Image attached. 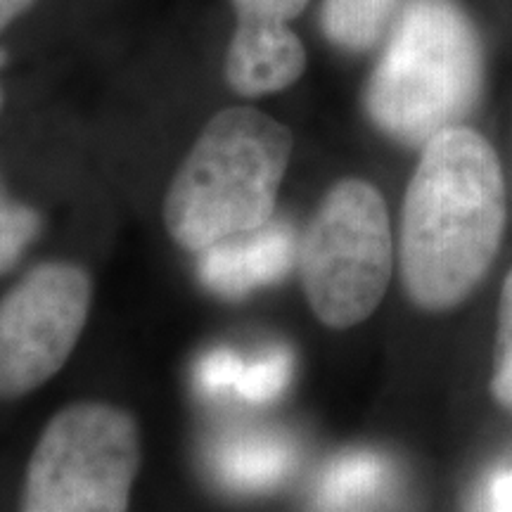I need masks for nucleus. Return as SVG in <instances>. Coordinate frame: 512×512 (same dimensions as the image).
<instances>
[{"mask_svg": "<svg viewBox=\"0 0 512 512\" xmlns=\"http://www.w3.org/2000/svg\"><path fill=\"white\" fill-rule=\"evenodd\" d=\"M496 150L467 126L422 147L401 214V280L420 309L458 306L494 264L505 230Z\"/></svg>", "mask_w": 512, "mask_h": 512, "instance_id": "obj_1", "label": "nucleus"}, {"mask_svg": "<svg viewBox=\"0 0 512 512\" xmlns=\"http://www.w3.org/2000/svg\"><path fill=\"white\" fill-rule=\"evenodd\" d=\"M292 147L290 128L254 107L214 114L166 192L176 245L200 254L271 223Z\"/></svg>", "mask_w": 512, "mask_h": 512, "instance_id": "obj_2", "label": "nucleus"}, {"mask_svg": "<svg viewBox=\"0 0 512 512\" xmlns=\"http://www.w3.org/2000/svg\"><path fill=\"white\" fill-rule=\"evenodd\" d=\"M484 53L456 0H408L366 88L373 124L403 145L425 147L475 110Z\"/></svg>", "mask_w": 512, "mask_h": 512, "instance_id": "obj_3", "label": "nucleus"}, {"mask_svg": "<svg viewBox=\"0 0 512 512\" xmlns=\"http://www.w3.org/2000/svg\"><path fill=\"white\" fill-rule=\"evenodd\" d=\"M299 275L311 311L328 328H354L380 306L394 268L389 211L375 185H332L299 240Z\"/></svg>", "mask_w": 512, "mask_h": 512, "instance_id": "obj_4", "label": "nucleus"}, {"mask_svg": "<svg viewBox=\"0 0 512 512\" xmlns=\"http://www.w3.org/2000/svg\"><path fill=\"white\" fill-rule=\"evenodd\" d=\"M140 432L126 411L79 401L48 420L24 479L22 512H126Z\"/></svg>", "mask_w": 512, "mask_h": 512, "instance_id": "obj_5", "label": "nucleus"}, {"mask_svg": "<svg viewBox=\"0 0 512 512\" xmlns=\"http://www.w3.org/2000/svg\"><path fill=\"white\" fill-rule=\"evenodd\" d=\"M93 285L81 266L43 261L0 299V401L60 373L86 328Z\"/></svg>", "mask_w": 512, "mask_h": 512, "instance_id": "obj_6", "label": "nucleus"}, {"mask_svg": "<svg viewBox=\"0 0 512 512\" xmlns=\"http://www.w3.org/2000/svg\"><path fill=\"white\" fill-rule=\"evenodd\" d=\"M306 53L287 22L238 17L226 53V81L247 98L278 93L304 74Z\"/></svg>", "mask_w": 512, "mask_h": 512, "instance_id": "obj_7", "label": "nucleus"}, {"mask_svg": "<svg viewBox=\"0 0 512 512\" xmlns=\"http://www.w3.org/2000/svg\"><path fill=\"white\" fill-rule=\"evenodd\" d=\"M299 256V242L283 221H271L254 233L223 240L200 252V278L209 290L240 297L275 283Z\"/></svg>", "mask_w": 512, "mask_h": 512, "instance_id": "obj_8", "label": "nucleus"}, {"mask_svg": "<svg viewBox=\"0 0 512 512\" xmlns=\"http://www.w3.org/2000/svg\"><path fill=\"white\" fill-rule=\"evenodd\" d=\"M211 467L233 491H266L278 486L294 467V448L275 434L242 432L214 448Z\"/></svg>", "mask_w": 512, "mask_h": 512, "instance_id": "obj_9", "label": "nucleus"}, {"mask_svg": "<svg viewBox=\"0 0 512 512\" xmlns=\"http://www.w3.org/2000/svg\"><path fill=\"white\" fill-rule=\"evenodd\" d=\"M392 467L373 451H351L325 467L316 486L320 512H366L387 496Z\"/></svg>", "mask_w": 512, "mask_h": 512, "instance_id": "obj_10", "label": "nucleus"}, {"mask_svg": "<svg viewBox=\"0 0 512 512\" xmlns=\"http://www.w3.org/2000/svg\"><path fill=\"white\" fill-rule=\"evenodd\" d=\"M396 0H323L320 27L344 50H368L380 41L394 15Z\"/></svg>", "mask_w": 512, "mask_h": 512, "instance_id": "obj_11", "label": "nucleus"}, {"mask_svg": "<svg viewBox=\"0 0 512 512\" xmlns=\"http://www.w3.org/2000/svg\"><path fill=\"white\" fill-rule=\"evenodd\" d=\"M294 358L290 349L275 347L252 361L242 363L235 396L247 403H271L285 392L292 380Z\"/></svg>", "mask_w": 512, "mask_h": 512, "instance_id": "obj_12", "label": "nucleus"}, {"mask_svg": "<svg viewBox=\"0 0 512 512\" xmlns=\"http://www.w3.org/2000/svg\"><path fill=\"white\" fill-rule=\"evenodd\" d=\"M41 219L27 204L12 200L0 181V275L22 259L24 249L36 240Z\"/></svg>", "mask_w": 512, "mask_h": 512, "instance_id": "obj_13", "label": "nucleus"}, {"mask_svg": "<svg viewBox=\"0 0 512 512\" xmlns=\"http://www.w3.org/2000/svg\"><path fill=\"white\" fill-rule=\"evenodd\" d=\"M491 392L505 408H512V271L503 283L498 304V332L494 349V380Z\"/></svg>", "mask_w": 512, "mask_h": 512, "instance_id": "obj_14", "label": "nucleus"}, {"mask_svg": "<svg viewBox=\"0 0 512 512\" xmlns=\"http://www.w3.org/2000/svg\"><path fill=\"white\" fill-rule=\"evenodd\" d=\"M245 363V356L235 354L230 349H214L200 361L197 368V384L207 396H235L238 389L240 370Z\"/></svg>", "mask_w": 512, "mask_h": 512, "instance_id": "obj_15", "label": "nucleus"}, {"mask_svg": "<svg viewBox=\"0 0 512 512\" xmlns=\"http://www.w3.org/2000/svg\"><path fill=\"white\" fill-rule=\"evenodd\" d=\"M470 512H512V463H501L477 486Z\"/></svg>", "mask_w": 512, "mask_h": 512, "instance_id": "obj_16", "label": "nucleus"}, {"mask_svg": "<svg viewBox=\"0 0 512 512\" xmlns=\"http://www.w3.org/2000/svg\"><path fill=\"white\" fill-rule=\"evenodd\" d=\"M309 0H233L238 17L273 19V22L290 24L294 17L302 15Z\"/></svg>", "mask_w": 512, "mask_h": 512, "instance_id": "obj_17", "label": "nucleus"}, {"mask_svg": "<svg viewBox=\"0 0 512 512\" xmlns=\"http://www.w3.org/2000/svg\"><path fill=\"white\" fill-rule=\"evenodd\" d=\"M31 3H34V0H0V34H3V29H8ZM3 62H5V50L0 48V67H3Z\"/></svg>", "mask_w": 512, "mask_h": 512, "instance_id": "obj_18", "label": "nucleus"}, {"mask_svg": "<svg viewBox=\"0 0 512 512\" xmlns=\"http://www.w3.org/2000/svg\"><path fill=\"white\" fill-rule=\"evenodd\" d=\"M0 102H3V98H0Z\"/></svg>", "mask_w": 512, "mask_h": 512, "instance_id": "obj_19", "label": "nucleus"}]
</instances>
